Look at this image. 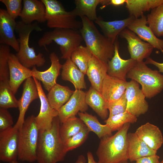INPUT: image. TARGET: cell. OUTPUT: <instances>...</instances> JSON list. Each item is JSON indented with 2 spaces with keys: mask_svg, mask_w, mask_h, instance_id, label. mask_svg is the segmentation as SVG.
<instances>
[{
  "mask_svg": "<svg viewBox=\"0 0 163 163\" xmlns=\"http://www.w3.org/2000/svg\"><path fill=\"white\" fill-rule=\"evenodd\" d=\"M83 39L79 30L71 29L55 28L44 33L38 41L39 46H46L53 41L59 46L61 58H71L72 53L78 46Z\"/></svg>",
  "mask_w": 163,
  "mask_h": 163,
  "instance_id": "5b68a950",
  "label": "cell"
},
{
  "mask_svg": "<svg viewBox=\"0 0 163 163\" xmlns=\"http://www.w3.org/2000/svg\"><path fill=\"white\" fill-rule=\"evenodd\" d=\"M106 106L109 111L108 117L125 112L127 106V101L125 92L117 100L110 102H106Z\"/></svg>",
  "mask_w": 163,
  "mask_h": 163,
  "instance_id": "f35d334b",
  "label": "cell"
},
{
  "mask_svg": "<svg viewBox=\"0 0 163 163\" xmlns=\"http://www.w3.org/2000/svg\"><path fill=\"white\" fill-rule=\"evenodd\" d=\"M81 18L82 26L79 31L86 46L92 54L107 63L114 55V43L101 34L93 21L86 17Z\"/></svg>",
  "mask_w": 163,
  "mask_h": 163,
  "instance_id": "3957f363",
  "label": "cell"
},
{
  "mask_svg": "<svg viewBox=\"0 0 163 163\" xmlns=\"http://www.w3.org/2000/svg\"><path fill=\"white\" fill-rule=\"evenodd\" d=\"M159 158L160 157L156 154L138 158L136 163H160Z\"/></svg>",
  "mask_w": 163,
  "mask_h": 163,
  "instance_id": "b9f144b4",
  "label": "cell"
},
{
  "mask_svg": "<svg viewBox=\"0 0 163 163\" xmlns=\"http://www.w3.org/2000/svg\"><path fill=\"white\" fill-rule=\"evenodd\" d=\"M90 131L86 126L82 130L72 136L64 143V150L66 153L83 144L86 141Z\"/></svg>",
  "mask_w": 163,
  "mask_h": 163,
  "instance_id": "74e56055",
  "label": "cell"
},
{
  "mask_svg": "<svg viewBox=\"0 0 163 163\" xmlns=\"http://www.w3.org/2000/svg\"><path fill=\"white\" fill-rule=\"evenodd\" d=\"M39 98L37 89L33 78H29L25 81L21 97L18 100L19 113L17 121L14 126L19 130L24 121L25 115L30 103Z\"/></svg>",
  "mask_w": 163,
  "mask_h": 163,
  "instance_id": "9a60e30c",
  "label": "cell"
},
{
  "mask_svg": "<svg viewBox=\"0 0 163 163\" xmlns=\"http://www.w3.org/2000/svg\"><path fill=\"white\" fill-rule=\"evenodd\" d=\"M128 159L133 161L141 158L156 154L157 151L150 148L135 133H129L127 136Z\"/></svg>",
  "mask_w": 163,
  "mask_h": 163,
  "instance_id": "cb8c5ba5",
  "label": "cell"
},
{
  "mask_svg": "<svg viewBox=\"0 0 163 163\" xmlns=\"http://www.w3.org/2000/svg\"><path fill=\"white\" fill-rule=\"evenodd\" d=\"M87 163H98L94 160V157L90 152H88L87 153Z\"/></svg>",
  "mask_w": 163,
  "mask_h": 163,
  "instance_id": "f6af8a7d",
  "label": "cell"
},
{
  "mask_svg": "<svg viewBox=\"0 0 163 163\" xmlns=\"http://www.w3.org/2000/svg\"><path fill=\"white\" fill-rule=\"evenodd\" d=\"M42 30L37 22L29 24H25L21 21L17 22L15 30L19 36V49L16 55L20 62L27 68L40 67L46 62L43 54L40 53L37 55L34 47L29 45L30 33L33 31Z\"/></svg>",
  "mask_w": 163,
  "mask_h": 163,
  "instance_id": "277c9868",
  "label": "cell"
},
{
  "mask_svg": "<svg viewBox=\"0 0 163 163\" xmlns=\"http://www.w3.org/2000/svg\"><path fill=\"white\" fill-rule=\"evenodd\" d=\"M120 163H129L128 162V161H125L122 162Z\"/></svg>",
  "mask_w": 163,
  "mask_h": 163,
  "instance_id": "c3c4849f",
  "label": "cell"
},
{
  "mask_svg": "<svg viewBox=\"0 0 163 163\" xmlns=\"http://www.w3.org/2000/svg\"><path fill=\"white\" fill-rule=\"evenodd\" d=\"M126 0H108L107 6L112 5L115 6H120L126 4Z\"/></svg>",
  "mask_w": 163,
  "mask_h": 163,
  "instance_id": "ee69618b",
  "label": "cell"
},
{
  "mask_svg": "<svg viewBox=\"0 0 163 163\" xmlns=\"http://www.w3.org/2000/svg\"><path fill=\"white\" fill-rule=\"evenodd\" d=\"M135 133L151 149L157 151L163 143V137L159 128L149 122L142 125Z\"/></svg>",
  "mask_w": 163,
  "mask_h": 163,
  "instance_id": "603a6c76",
  "label": "cell"
},
{
  "mask_svg": "<svg viewBox=\"0 0 163 163\" xmlns=\"http://www.w3.org/2000/svg\"><path fill=\"white\" fill-rule=\"evenodd\" d=\"M13 118L7 109L0 108V132L12 126Z\"/></svg>",
  "mask_w": 163,
  "mask_h": 163,
  "instance_id": "60d3db41",
  "label": "cell"
},
{
  "mask_svg": "<svg viewBox=\"0 0 163 163\" xmlns=\"http://www.w3.org/2000/svg\"><path fill=\"white\" fill-rule=\"evenodd\" d=\"M119 36L126 40L130 58L137 62L142 61L144 59L149 57L154 49L150 44L143 41L127 28L123 30Z\"/></svg>",
  "mask_w": 163,
  "mask_h": 163,
  "instance_id": "30bf717a",
  "label": "cell"
},
{
  "mask_svg": "<svg viewBox=\"0 0 163 163\" xmlns=\"http://www.w3.org/2000/svg\"><path fill=\"white\" fill-rule=\"evenodd\" d=\"M92 55L86 46L81 45L72 53L71 59L79 69L86 75L89 62Z\"/></svg>",
  "mask_w": 163,
  "mask_h": 163,
  "instance_id": "836d02e7",
  "label": "cell"
},
{
  "mask_svg": "<svg viewBox=\"0 0 163 163\" xmlns=\"http://www.w3.org/2000/svg\"><path fill=\"white\" fill-rule=\"evenodd\" d=\"M146 64L153 65L158 69L159 72L163 73V63H159L153 60L149 57L147 58L145 62Z\"/></svg>",
  "mask_w": 163,
  "mask_h": 163,
  "instance_id": "7bdbcfd3",
  "label": "cell"
},
{
  "mask_svg": "<svg viewBox=\"0 0 163 163\" xmlns=\"http://www.w3.org/2000/svg\"><path fill=\"white\" fill-rule=\"evenodd\" d=\"M146 18L147 24L155 36L163 37V4L152 9Z\"/></svg>",
  "mask_w": 163,
  "mask_h": 163,
  "instance_id": "d6a6232c",
  "label": "cell"
},
{
  "mask_svg": "<svg viewBox=\"0 0 163 163\" xmlns=\"http://www.w3.org/2000/svg\"><path fill=\"white\" fill-rule=\"evenodd\" d=\"M8 163H18V161H12L11 162H9Z\"/></svg>",
  "mask_w": 163,
  "mask_h": 163,
  "instance_id": "7dc6e473",
  "label": "cell"
},
{
  "mask_svg": "<svg viewBox=\"0 0 163 163\" xmlns=\"http://www.w3.org/2000/svg\"><path fill=\"white\" fill-rule=\"evenodd\" d=\"M78 114L90 131L94 133L100 139L112 135L110 127L106 124H101L96 116L86 112H79Z\"/></svg>",
  "mask_w": 163,
  "mask_h": 163,
  "instance_id": "4dcf8cb0",
  "label": "cell"
},
{
  "mask_svg": "<svg viewBox=\"0 0 163 163\" xmlns=\"http://www.w3.org/2000/svg\"><path fill=\"white\" fill-rule=\"evenodd\" d=\"M137 120V117L126 111L124 112L109 117L104 122L113 132L118 131L126 123H135Z\"/></svg>",
  "mask_w": 163,
  "mask_h": 163,
  "instance_id": "d590c367",
  "label": "cell"
},
{
  "mask_svg": "<svg viewBox=\"0 0 163 163\" xmlns=\"http://www.w3.org/2000/svg\"><path fill=\"white\" fill-rule=\"evenodd\" d=\"M16 24L6 10L0 9V44L11 46L18 52L19 44L14 34Z\"/></svg>",
  "mask_w": 163,
  "mask_h": 163,
  "instance_id": "ac0fdd59",
  "label": "cell"
},
{
  "mask_svg": "<svg viewBox=\"0 0 163 163\" xmlns=\"http://www.w3.org/2000/svg\"><path fill=\"white\" fill-rule=\"evenodd\" d=\"M49 58L51 62V66L45 71H39L36 66L33 67L32 69V77L41 82L44 88L48 92L57 83V79L62 66L55 53H51L50 55Z\"/></svg>",
  "mask_w": 163,
  "mask_h": 163,
  "instance_id": "e0dca14e",
  "label": "cell"
},
{
  "mask_svg": "<svg viewBox=\"0 0 163 163\" xmlns=\"http://www.w3.org/2000/svg\"><path fill=\"white\" fill-rule=\"evenodd\" d=\"M19 129L12 126L0 132V160L9 162L18 158Z\"/></svg>",
  "mask_w": 163,
  "mask_h": 163,
  "instance_id": "9c48e42d",
  "label": "cell"
},
{
  "mask_svg": "<svg viewBox=\"0 0 163 163\" xmlns=\"http://www.w3.org/2000/svg\"><path fill=\"white\" fill-rule=\"evenodd\" d=\"M105 0H75V7L72 11L76 17H86L90 21H95L98 18L96 13L97 5H103Z\"/></svg>",
  "mask_w": 163,
  "mask_h": 163,
  "instance_id": "f1b7e54d",
  "label": "cell"
},
{
  "mask_svg": "<svg viewBox=\"0 0 163 163\" xmlns=\"http://www.w3.org/2000/svg\"><path fill=\"white\" fill-rule=\"evenodd\" d=\"M38 91L40 103L39 113L35 119L39 130H43L49 128L51 126L55 117L58 116V111L53 109L50 105L46 96L42 88L40 82L34 77Z\"/></svg>",
  "mask_w": 163,
  "mask_h": 163,
  "instance_id": "7c38bea8",
  "label": "cell"
},
{
  "mask_svg": "<svg viewBox=\"0 0 163 163\" xmlns=\"http://www.w3.org/2000/svg\"><path fill=\"white\" fill-rule=\"evenodd\" d=\"M62 69L61 76L62 80L72 83L75 90L86 89L85 75L72 61L71 58L66 60L62 65Z\"/></svg>",
  "mask_w": 163,
  "mask_h": 163,
  "instance_id": "484cf974",
  "label": "cell"
},
{
  "mask_svg": "<svg viewBox=\"0 0 163 163\" xmlns=\"http://www.w3.org/2000/svg\"><path fill=\"white\" fill-rule=\"evenodd\" d=\"M33 115L25 120L19 130L18 159L33 162L37 161V151L40 130Z\"/></svg>",
  "mask_w": 163,
  "mask_h": 163,
  "instance_id": "52a82bcc",
  "label": "cell"
},
{
  "mask_svg": "<svg viewBox=\"0 0 163 163\" xmlns=\"http://www.w3.org/2000/svg\"><path fill=\"white\" fill-rule=\"evenodd\" d=\"M163 4V0H126V7L129 16L140 17L144 12Z\"/></svg>",
  "mask_w": 163,
  "mask_h": 163,
  "instance_id": "f546056e",
  "label": "cell"
},
{
  "mask_svg": "<svg viewBox=\"0 0 163 163\" xmlns=\"http://www.w3.org/2000/svg\"><path fill=\"white\" fill-rule=\"evenodd\" d=\"M114 55L107 62V74L110 76L126 81L128 73L135 66L137 62L131 58L124 59L120 57L119 53L118 38L114 42Z\"/></svg>",
  "mask_w": 163,
  "mask_h": 163,
  "instance_id": "5bb4252c",
  "label": "cell"
},
{
  "mask_svg": "<svg viewBox=\"0 0 163 163\" xmlns=\"http://www.w3.org/2000/svg\"><path fill=\"white\" fill-rule=\"evenodd\" d=\"M128 82L108 75L102 83L101 93L107 102L119 99L125 93Z\"/></svg>",
  "mask_w": 163,
  "mask_h": 163,
  "instance_id": "44dd1931",
  "label": "cell"
},
{
  "mask_svg": "<svg viewBox=\"0 0 163 163\" xmlns=\"http://www.w3.org/2000/svg\"><path fill=\"white\" fill-rule=\"evenodd\" d=\"M6 6L7 11L10 16L15 20L19 16L22 10L21 0H0Z\"/></svg>",
  "mask_w": 163,
  "mask_h": 163,
  "instance_id": "ab89813d",
  "label": "cell"
},
{
  "mask_svg": "<svg viewBox=\"0 0 163 163\" xmlns=\"http://www.w3.org/2000/svg\"><path fill=\"white\" fill-rule=\"evenodd\" d=\"M86 126L83 121L76 116L71 117L60 124L59 132L64 143Z\"/></svg>",
  "mask_w": 163,
  "mask_h": 163,
  "instance_id": "1f68e13d",
  "label": "cell"
},
{
  "mask_svg": "<svg viewBox=\"0 0 163 163\" xmlns=\"http://www.w3.org/2000/svg\"><path fill=\"white\" fill-rule=\"evenodd\" d=\"M60 124L57 116L49 128L40 131L37 151L38 163H57L64 160L66 153L59 134Z\"/></svg>",
  "mask_w": 163,
  "mask_h": 163,
  "instance_id": "6da1fadb",
  "label": "cell"
},
{
  "mask_svg": "<svg viewBox=\"0 0 163 163\" xmlns=\"http://www.w3.org/2000/svg\"><path fill=\"white\" fill-rule=\"evenodd\" d=\"M135 18L129 16L123 20L107 21L100 17L94 22L99 26L103 35L114 43L120 32L124 29L127 28Z\"/></svg>",
  "mask_w": 163,
  "mask_h": 163,
  "instance_id": "d4e9b609",
  "label": "cell"
},
{
  "mask_svg": "<svg viewBox=\"0 0 163 163\" xmlns=\"http://www.w3.org/2000/svg\"><path fill=\"white\" fill-rule=\"evenodd\" d=\"M130 123H127L114 135L100 139L96 154L98 163H120L128 160L127 134Z\"/></svg>",
  "mask_w": 163,
  "mask_h": 163,
  "instance_id": "7a4b0ae2",
  "label": "cell"
},
{
  "mask_svg": "<svg viewBox=\"0 0 163 163\" xmlns=\"http://www.w3.org/2000/svg\"><path fill=\"white\" fill-rule=\"evenodd\" d=\"M86 92L75 90L69 100L58 110L61 124L68 119L76 116L79 112H85L88 106L85 102Z\"/></svg>",
  "mask_w": 163,
  "mask_h": 163,
  "instance_id": "4fadbf2b",
  "label": "cell"
},
{
  "mask_svg": "<svg viewBox=\"0 0 163 163\" xmlns=\"http://www.w3.org/2000/svg\"><path fill=\"white\" fill-rule=\"evenodd\" d=\"M8 64L9 83L11 90L15 94L23 82L32 77V71L23 65L14 54L10 53Z\"/></svg>",
  "mask_w": 163,
  "mask_h": 163,
  "instance_id": "d6986e66",
  "label": "cell"
},
{
  "mask_svg": "<svg viewBox=\"0 0 163 163\" xmlns=\"http://www.w3.org/2000/svg\"><path fill=\"white\" fill-rule=\"evenodd\" d=\"M10 53L9 46L5 44H0V82H9L8 60Z\"/></svg>",
  "mask_w": 163,
  "mask_h": 163,
  "instance_id": "8d00e7d4",
  "label": "cell"
},
{
  "mask_svg": "<svg viewBox=\"0 0 163 163\" xmlns=\"http://www.w3.org/2000/svg\"><path fill=\"white\" fill-rule=\"evenodd\" d=\"M46 7L47 26L50 28L80 30L82 23L76 20L72 11H67L56 0H41Z\"/></svg>",
  "mask_w": 163,
  "mask_h": 163,
  "instance_id": "ba28073f",
  "label": "cell"
},
{
  "mask_svg": "<svg viewBox=\"0 0 163 163\" xmlns=\"http://www.w3.org/2000/svg\"><path fill=\"white\" fill-rule=\"evenodd\" d=\"M127 78L140 84L142 92L148 98L154 97L163 89V75L148 67L143 61L137 62L128 73Z\"/></svg>",
  "mask_w": 163,
  "mask_h": 163,
  "instance_id": "8992f818",
  "label": "cell"
},
{
  "mask_svg": "<svg viewBox=\"0 0 163 163\" xmlns=\"http://www.w3.org/2000/svg\"><path fill=\"white\" fill-rule=\"evenodd\" d=\"M160 163H163V158L162 160H161V162H160Z\"/></svg>",
  "mask_w": 163,
  "mask_h": 163,
  "instance_id": "681fc988",
  "label": "cell"
},
{
  "mask_svg": "<svg viewBox=\"0 0 163 163\" xmlns=\"http://www.w3.org/2000/svg\"><path fill=\"white\" fill-rule=\"evenodd\" d=\"M107 63L94 55L90 59L86 75L91 86L101 92L103 81L107 75Z\"/></svg>",
  "mask_w": 163,
  "mask_h": 163,
  "instance_id": "7402d4cb",
  "label": "cell"
},
{
  "mask_svg": "<svg viewBox=\"0 0 163 163\" xmlns=\"http://www.w3.org/2000/svg\"><path fill=\"white\" fill-rule=\"evenodd\" d=\"M125 94L127 101L126 111L137 117L148 111V104L137 82L133 80L128 82Z\"/></svg>",
  "mask_w": 163,
  "mask_h": 163,
  "instance_id": "8fae6325",
  "label": "cell"
},
{
  "mask_svg": "<svg viewBox=\"0 0 163 163\" xmlns=\"http://www.w3.org/2000/svg\"><path fill=\"white\" fill-rule=\"evenodd\" d=\"M147 24L146 16L144 14L139 18L134 19L127 28L163 53V39L156 36Z\"/></svg>",
  "mask_w": 163,
  "mask_h": 163,
  "instance_id": "2e32d148",
  "label": "cell"
},
{
  "mask_svg": "<svg viewBox=\"0 0 163 163\" xmlns=\"http://www.w3.org/2000/svg\"><path fill=\"white\" fill-rule=\"evenodd\" d=\"M86 160L85 156L83 155H80L77 158L75 163H86Z\"/></svg>",
  "mask_w": 163,
  "mask_h": 163,
  "instance_id": "bcb514c9",
  "label": "cell"
},
{
  "mask_svg": "<svg viewBox=\"0 0 163 163\" xmlns=\"http://www.w3.org/2000/svg\"><path fill=\"white\" fill-rule=\"evenodd\" d=\"M23 2L19 16L22 22L29 24L35 21L40 22L46 21V7L41 0H23Z\"/></svg>",
  "mask_w": 163,
  "mask_h": 163,
  "instance_id": "ffe728a7",
  "label": "cell"
},
{
  "mask_svg": "<svg viewBox=\"0 0 163 163\" xmlns=\"http://www.w3.org/2000/svg\"><path fill=\"white\" fill-rule=\"evenodd\" d=\"M18 101L11 90L9 82H0V108L18 107Z\"/></svg>",
  "mask_w": 163,
  "mask_h": 163,
  "instance_id": "e575fe53",
  "label": "cell"
},
{
  "mask_svg": "<svg viewBox=\"0 0 163 163\" xmlns=\"http://www.w3.org/2000/svg\"><path fill=\"white\" fill-rule=\"evenodd\" d=\"M85 102L102 119L108 117L106 102L101 93L91 86L86 92Z\"/></svg>",
  "mask_w": 163,
  "mask_h": 163,
  "instance_id": "83f0119b",
  "label": "cell"
},
{
  "mask_svg": "<svg viewBox=\"0 0 163 163\" xmlns=\"http://www.w3.org/2000/svg\"><path fill=\"white\" fill-rule=\"evenodd\" d=\"M74 91L67 86L56 83L49 90L46 97L51 107L58 111L69 100Z\"/></svg>",
  "mask_w": 163,
  "mask_h": 163,
  "instance_id": "4316f807",
  "label": "cell"
}]
</instances>
